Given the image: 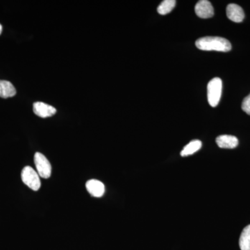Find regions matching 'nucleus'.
Masks as SVG:
<instances>
[{
  "instance_id": "nucleus-3",
  "label": "nucleus",
  "mask_w": 250,
  "mask_h": 250,
  "mask_svg": "<svg viewBox=\"0 0 250 250\" xmlns=\"http://www.w3.org/2000/svg\"><path fill=\"white\" fill-rule=\"evenodd\" d=\"M21 178L23 183L34 191L40 189L41 183L40 176L30 166H26L22 169Z\"/></svg>"
},
{
  "instance_id": "nucleus-7",
  "label": "nucleus",
  "mask_w": 250,
  "mask_h": 250,
  "mask_svg": "<svg viewBox=\"0 0 250 250\" xmlns=\"http://www.w3.org/2000/svg\"><path fill=\"white\" fill-rule=\"evenodd\" d=\"M227 16L233 22H241L244 20L245 13L241 6L236 4H230L227 7Z\"/></svg>"
},
{
  "instance_id": "nucleus-15",
  "label": "nucleus",
  "mask_w": 250,
  "mask_h": 250,
  "mask_svg": "<svg viewBox=\"0 0 250 250\" xmlns=\"http://www.w3.org/2000/svg\"><path fill=\"white\" fill-rule=\"evenodd\" d=\"M1 32H2V26L0 24V35H1Z\"/></svg>"
},
{
  "instance_id": "nucleus-1",
  "label": "nucleus",
  "mask_w": 250,
  "mask_h": 250,
  "mask_svg": "<svg viewBox=\"0 0 250 250\" xmlns=\"http://www.w3.org/2000/svg\"><path fill=\"white\" fill-rule=\"evenodd\" d=\"M195 45L199 49L204 51H218V52H228L231 49L229 41L221 37L201 38L195 42Z\"/></svg>"
},
{
  "instance_id": "nucleus-14",
  "label": "nucleus",
  "mask_w": 250,
  "mask_h": 250,
  "mask_svg": "<svg viewBox=\"0 0 250 250\" xmlns=\"http://www.w3.org/2000/svg\"><path fill=\"white\" fill-rule=\"evenodd\" d=\"M242 109L246 112L247 114L250 115V94L243 100L242 103Z\"/></svg>"
},
{
  "instance_id": "nucleus-9",
  "label": "nucleus",
  "mask_w": 250,
  "mask_h": 250,
  "mask_svg": "<svg viewBox=\"0 0 250 250\" xmlns=\"http://www.w3.org/2000/svg\"><path fill=\"white\" fill-rule=\"evenodd\" d=\"M238 140L236 136L231 135H222L216 139L218 147L225 149H233L238 146Z\"/></svg>"
},
{
  "instance_id": "nucleus-6",
  "label": "nucleus",
  "mask_w": 250,
  "mask_h": 250,
  "mask_svg": "<svg viewBox=\"0 0 250 250\" xmlns=\"http://www.w3.org/2000/svg\"><path fill=\"white\" fill-rule=\"evenodd\" d=\"M33 110L36 116L41 118H49L57 113V109L51 105L41 102H36L33 105Z\"/></svg>"
},
{
  "instance_id": "nucleus-12",
  "label": "nucleus",
  "mask_w": 250,
  "mask_h": 250,
  "mask_svg": "<svg viewBox=\"0 0 250 250\" xmlns=\"http://www.w3.org/2000/svg\"><path fill=\"white\" fill-rule=\"evenodd\" d=\"M239 246L241 250H250V225L246 227L242 231Z\"/></svg>"
},
{
  "instance_id": "nucleus-11",
  "label": "nucleus",
  "mask_w": 250,
  "mask_h": 250,
  "mask_svg": "<svg viewBox=\"0 0 250 250\" xmlns=\"http://www.w3.org/2000/svg\"><path fill=\"white\" fill-rule=\"evenodd\" d=\"M201 147V141H199V140H194L184 147V149L181 152V156L185 157V156L192 155V154L197 152V151L200 150Z\"/></svg>"
},
{
  "instance_id": "nucleus-10",
  "label": "nucleus",
  "mask_w": 250,
  "mask_h": 250,
  "mask_svg": "<svg viewBox=\"0 0 250 250\" xmlns=\"http://www.w3.org/2000/svg\"><path fill=\"white\" fill-rule=\"evenodd\" d=\"M14 85L9 81L0 80V98H12L16 95Z\"/></svg>"
},
{
  "instance_id": "nucleus-5",
  "label": "nucleus",
  "mask_w": 250,
  "mask_h": 250,
  "mask_svg": "<svg viewBox=\"0 0 250 250\" xmlns=\"http://www.w3.org/2000/svg\"><path fill=\"white\" fill-rule=\"evenodd\" d=\"M195 11L198 17L203 19L212 18L214 15L213 6L208 0L199 1L195 5Z\"/></svg>"
},
{
  "instance_id": "nucleus-8",
  "label": "nucleus",
  "mask_w": 250,
  "mask_h": 250,
  "mask_svg": "<svg viewBox=\"0 0 250 250\" xmlns=\"http://www.w3.org/2000/svg\"><path fill=\"white\" fill-rule=\"evenodd\" d=\"M87 190L90 195L95 197H103L105 192V187L103 182L97 179L88 181L85 184Z\"/></svg>"
},
{
  "instance_id": "nucleus-2",
  "label": "nucleus",
  "mask_w": 250,
  "mask_h": 250,
  "mask_svg": "<svg viewBox=\"0 0 250 250\" xmlns=\"http://www.w3.org/2000/svg\"><path fill=\"white\" fill-rule=\"evenodd\" d=\"M223 90V82L218 77L212 79L207 85V98L210 106L215 107L218 106L221 98Z\"/></svg>"
},
{
  "instance_id": "nucleus-13",
  "label": "nucleus",
  "mask_w": 250,
  "mask_h": 250,
  "mask_svg": "<svg viewBox=\"0 0 250 250\" xmlns=\"http://www.w3.org/2000/svg\"><path fill=\"white\" fill-rule=\"evenodd\" d=\"M175 5V0H164L158 6V13L161 15L168 14L173 10Z\"/></svg>"
},
{
  "instance_id": "nucleus-4",
  "label": "nucleus",
  "mask_w": 250,
  "mask_h": 250,
  "mask_svg": "<svg viewBox=\"0 0 250 250\" xmlns=\"http://www.w3.org/2000/svg\"><path fill=\"white\" fill-rule=\"evenodd\" d=\"M34 163L37 169L38 174L40 177L44 179L50 177L52 166L45 156L40 152H36L34 155Z\"/></svg>"
}]
</instances>
